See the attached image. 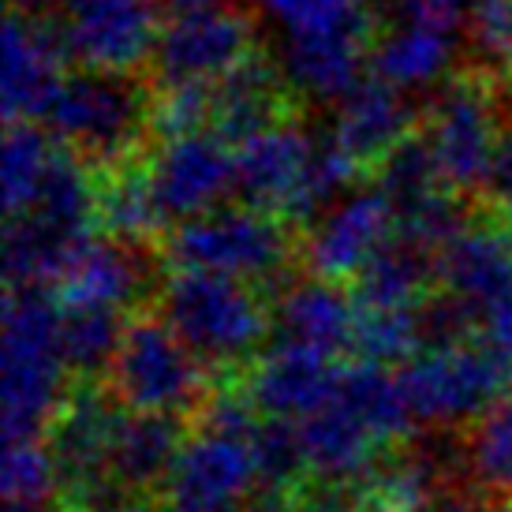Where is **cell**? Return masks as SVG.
<instances>
[{
	"label": "cell",
	"mask_w": 512,
	"mask_h": 512,
	"mask_svg": "<svg viewBox=\"0 0 512 512\" xmlns=\"http://www.w3.org/2000/svg\"><path fill=\"white\" fill-rule=\"evenodd\" d=\"M408 427L412 412L397 374L370 359L341 367L326 404L299 419L307 471L314 483L367 490L370 475L382 468V449Z\"/></svg>",
	"instance_id": "6da1fadb"
},
{
	"label": "cell",
	"mask_w": 512,
	"mask_h": 512,
	"mask_svg": "<svg viewBox=\"0 0 512 512\" xmlns=\"http://www.w3.org/2000/svg\"><path fill=\"white\" fill-rule=\"evenodd\" d=\"M64 303L42 285L12 288L4 303V441L42 438L57 423L68 359L60 348Z\"/></svg>",
	"instance_id": "7a4b0ae2"
},
{
	"label": "cell",
	"mask_w": 512,
	"mask_h": 512,
	"mask_svg": "<svg viewBox=\"0 0 512 512\" xmlns=\"http://www.w3.org/2000/svg\"><path fill=\"white\" fill-rule=\"evenodd\" d=\"M161 318L206 363H243L273 329L255 285L206 270H176L161 285Z\"/></svg>",
	"instance_id": "3957f363"
},
{
	"label": "cell",
	"mask_w": 512,
	"mask_h": 512,
	"mask_svg": "<svg viewBox=\"0 0 512 512\" xmlns=\"http://www.w3.org/2000/svg\"><path fill=\"white\" fill-rule=\"evenodd\" d=\"M45 124L49 135L86 165H120L154 124V105L131 75L86 68L64 79Z\"/></svg>",
	"instance_id": "277c9868"
},
{
	"label": "cell",
	"mask_w": 512,
	"mask_h": 512,
	"mask_svg": "<svg viewBox=\"0 0 512 512\" xmlns=\"http://www.w3.org/2000/svg\"><path fill=\"white\" fill-rule=\"evenodd\" d=\"M161 27L154 79L172 86H214L251 57L255 27L236 0H157Z\"/></svg>",
	"instance_id": "5b68a950"
},
{
	"label": "cell",
	"mask_w": 512,
	"mask_h": 512,
	"mask_svg": "<svg viewBox=\"0 0 512 512\" xmlns=\"http://www.w3.org/2000/svg\"><path fill=\"white\" fill-rule=\"evenodd\" d=\"M165 255L176 262V270L225 273L255 288H270L288 273L292 243L285 225L266 210L217 206L176 228Z\"/></svg>",
	"instance_id": "8992f818"
},
{
	"label": "cell",
	"mask_w": 512,
	"mask_h": 512,
	"mask_svg": "<svg viewBox=\"0 0 512 512\" xmlns=\"http://www.w3.org/2000/svg\"><path fill=\"white\" fill-rule=\"evenodd\" d=\"M202 363L206 359L195 356L165 318H135L109 367L113 397L131 412L180 419L210 400V378Z\"/></svg>",
	"instance_id": "52a82bcc"
},
{
	"label": "cell",
	"mask_w": 512,
	"mask_h": 512,
	"mask_svg": "<svg viewBox=\"0 0 512 512\" xmlns=\"http://www.w3.org/2000/svg\"><path fill=\"white\" fill-rule=\"evenodd\" d=\"M397 378L412 419L434 430L479 419L501 397V385H505L494 352L475 348L471 341L423 348L404 363Z\"/></svg>",
	"instance_id": "ba28073f"
},
{
	"label": "cell",
	"mask_w": 512,
	"mask_h": 512,
	"mask_svg": "<svg viewBox=\"0 0 512 512\" xmlns=\"http://www.w3.org/2000/svg\"><path fill=\"white\" fill-rule=\"evenodd\" d=\"M53 27L83 68L128 75L154 57L161 8L157 0H64Z\"/></svg>",
	"instance_id": "9c48e42d"
},
{
	"label": "cell",
	"mask_w": 512,
	"mask_h": 512,
	"mask_svg": "<svg viewBox=\"0 0 512 512\" xmlns=\"http://www.w3.org/2000/svg\"><path fill=\"white\" fill-rule=\"evenodd\" d=\"M146 180L154 191L161 225L191 221L217 210L228 195H236V154L217 131H191L165 139L150 157Z\"/></svg>",
	"instance_id": "30bf717a"
},
{
	"label": "cell",
	"mask_w": 512,
	"mask_h": 512,
	"mask_svg": "<svg viewBox=\"0 0 512 512\" xmlns=\"http://www.w3.org/2000/svg\"><path fill=\"white\" fill-rule=\"evenodd\" d=\"M423 139L438 161L441 180L453 191L464 195V191L486 187V176H490L501 143L490 94L471 79L441 86L438 98L430 101L427 109Z\"/></svg>",
	"instance_id": "8fae6325"
},
{
	"label": "cell",
	"mask_w": 512,
	"mask_h": 512,
	"mask_svg": "<svg viewBox=\"0 0 512 512\" xmlns=\"http://www.w3.org/2000/svg\"><path fill=\"white\" fill-rule=\"evenodd\" d=\"M445 292L471 311L486 341L512 333V243L494 228L468 225L438 251Z\"/></svg>",
	"instance_id": "7c38bea8"
},
{
	"label": "cell",
	"mask_w": 512,
	"mask_h": 512,
	"mask_svg": "<svg viewBox=\"0 0 512 512\" xmlns=\"http://www.w3.org/2000/svg\"><path fill=\"white\" fill-rule=\"evenodd\" d=\"M251 434L202 423L199 434L184 441L172 464V475L165 483L169 501L214 512H236L240 505H247L255 498V486L262 483Z\"/></svg>",
	"instance_id": "4fadbf2b"
},
{
	"label": "cell",
	"mask_w": 512,
	"mask_h": 512,
	"mask_svg": "<svg viewBox=\"0 0 512 512\" xmlns=\"http://www.w3.org/2000/svg\"><path fill=\"white\" fill-rule=\"evenodd\" d=\"M400 236L397 202L382 187L352 191L341 202H333L326 214L311 225V236L303 243V258L314 277L344 281L367 270L389 243Z\"/></svg>",
	"instance_id": "5bb4252c"
},
{
	"label": "cell",
	"mask_w": 512,
	"mask_h": 512,
	"mask_svg": "<svg viewBox=\"0 0 512 512\" xmlns=\"http://www.w3.org/2000/svg\"><path fill=\"white\" fill-rule=\"evenodd\" d=\"M367 19H344L322 27L285 30L277 49V68L285 83L314 101H341L352 86L363 83L367 64Z\"/></svg>",
	"instance_id": "9a60e30c"
},
{
	"label": "cell",
	"mask_w": 512,
	"mask_h": 512,
	"mask_svg": "<svg viewBox=\"0 0 512 512\" xmlns=\"http://www.w3.org/2000/svg\"><path fill=\"white\" fill-rule=\"evenodd\" d=\"M68 49L53 19L15 12L4 27V116L8 124L45 120L49 105L64 86Z\"/></svg>",
	"instance_id": "2e32d148"
},
{
	"label": "cell",
	"mask_w": 512,
	"mask_h": 512,
	"mask_svg": "<svg viewBox=\"0 0 512 512\" xmlns=\"http://www.w3.org/2000/svg\"><path fill=\"white\" fill-rule=\"evenodd\" d=\"M314 146H318V135L281 120L236 143V195L243 199V206L285 217L307 176Z\"/></svg>",
	"instance_id": "e0dca14e"
},
{
	"label": "cell",
	"mask_w": 512,
	"mask_h": 512,
	"mask_svg": "<svg viewBox=\"0 0 512 512\" xmlns=\"http://www.w3.org/2000/svg\"><path fill=\"white\" fill-rule=\"evenodd\" d=\"M356 333V299L326 277L288 285L273 303V337L281 344H296L326 359H337L341 352H356Z\"/></svg>",
	"instance_id": "ac0fdd59"
},
{
	"label": "cell",
	"mask_w": 512,
	"mask_h": 512,
	"mask_svg": "<svg viewBox=\"0 0 512 512\" xmlns=\"http://www.w3.org/2000/svg\"><path fill=\"white\" fill-rule=\"evenodd\" d=\"M60 303L128 311L150 292V255L139 240H90L57 281Z\"/></svg>",
	"instance_id": "d6986e66"
},
{
	"label": "cell",
	"mask_w": 512,
	"mask_h": 512,
	"mask_svg": "<svg viewBox=\"0 0 512 512\" xmlns=\"http://www.w3.org/2000/svg\"><path fill=\"white\" fill-rule=\"evenodd\" d=\"M337 370L326 356L296 348V344L273 341V348H266L258 356V367L251 374L247 397L255 400L258 412H266L270 419H288L299 423L311 412H318L333 393Z\"/></svg>",
	"instance_id": "ffe728a7"
},
{
	"label": "cell",
	"mask_w": 512,
	"mask_h": 512,
	"mask_svg": "<svg viewBox=\"0 0 512 512\" xmlns=\"http://www.w3.org/2000/svg\"><path fill=\"white\" fill-rule=\"evenodd\" d=\"M408 128H412V105L404 98V90L374 75L337 101L329 135L356 165H367V161L378 165L393 146L408 139Z\"/></svg>",
	"instance_id": "44dd1931"
},
{
	"label": "cell",
	"mask_w": 512,
	"mask_h": 512,
	"mask_svg": "<svg viewBox=\"0 0 512 512\" xmlns=\"http://www.w3.org/2000/svg\"><path fill=\"white\" fill-rule=\"evenodd\" d=\"M180 449H184V434L176 415L124 408L116 423L113 453H109V483L146 505L157 486L169 483Z\"/></svg>",
	"instance_id": "7402d4cb"
},
{
	"label": "cell",
	"mask_w": 512,
	"mask_h": 512,
	"mask_svg": "<svg viewBox=\"0 0 512 512\" xmlns=\"http://www.w3.org/2000/svg\"><path fill=\"white\" fill-rule=\"evenodd\" d=\"M285 75L281 68H270L266 60L247 57L240 68L210 86L214 98V131L228 143H243L258 131L277 124L281 113V98H285Z\"/></svg>",
	"instance_id": "603a6c76"
},
{
	"label": "cell",
	"mask_w": 512,
	"mask_h": 512,
	"mask_svg": "<svg viewBox=\"0 0 512 512\" xmlns=\"http://www.w3.org/2000/svg\"><path fill=\"white\" fill-rule=\"evenodd\" d=\"M86 243H90V236H79V232L42 214L8 217V240H4L8 281H12V288L57 285Z\"/></svg>",
	"instance_id": "cb8c5ba5"
},
{
	"label": "cell",
	"mask_w": 512,
	"mask_h": 512,
	"mask_svg": "<svg viewBox=\"0 0 512 512\" xmlns=\"http://www.w3.org/2000/svg\"><path fill=\"white\" fill-rule=\"evenodd\" d=\"M460 42L464 38L445 34V30L389 19V30L374 45L370 64H374V75L385 83L400 86V90H419V86L438 83L441 75L449 72Z\"/></svg>",
	"instance_id": "d4e9b609"
},
{
	"label": "cell",
	"mask_w": 512,
	"mask_h": 512,
	"mask_svg": "<svg viewBox=\"0 0 512 512\" xmlns=\"http://www.w3.org/2000/svg\"><path fill=\"white\" fill-rule=\"evenodd\" d=\"M438 258L408 240H393L367 270L352 277L359 311H412L423 303L427 281L438 273Z\"/></svg>",
	"instance_id": "484cf974"
},
{
	"label": "cell",
	"mask_w": 512,
	"mask_h": 512,
	"mask_svg": "<svg viewBox=\"0 0 512 512\" xmlns=\"http://www.w3.org/2000/svg\"><path fill=\"white\" fill-rule=\"evenodd\" d=\"M464 475L483 498L512 501V393L486 408L464 438Z\"/></svg>",
	"instance_id": "4316f807"
},
{
	"label": "cell",
	"mask_w": 512,
	"mask_h": 512,
	"mask_svg": "<svg viewBox=\"0 0 512 512\" xmlns=\"http://www.w3.org/2000/svg\"><path fill=\"white\" fill-rule=\"evenodd\" d=\"M124 329L128 326L120 322V311L64 303L60 348H64L68 370H75V374H101V370H109L116 352H120V344H124Z\"/></svg>",
	"instance_id": "83f0119b"
},
{
	"label": "cell",
	"mask_w": 512,
	"mask_h": 512,
	"mask_svg": "<svg viewBox=\"0 0 512 512\" xmlns=\"http://www.w3.org/2000/svg\"><path fill=\"white\" fill-rule=\"evenodd\" d=\"M53 157H57L53 135H45L34 124H8V139H4V210L8 217L30 210Z\"/></svg>",
	"instance_id": "f1b7e54d"
},
{
	"label": "cell",
	"mask_w": 512,
	"mask_h": 512,
	"mask_svg": "<svg viewBox=\"0 0 512 512\" xmlns=\"http://www.w3.org/2000/svg\"><path fill=\"white\" fill-rule=\"evenodd\" d=\"M98 221L113 236H120V240H139V243L154 228H161V214H157L146 169H120L109 184L101 187Z\"/></svg>",
	"instance_id": "f546056e"
},
{
	"label": "cell",
	"mask_w": 512,
	"mask_h": 512,
	"mask_svg": "<svg viewBox=\"0 0 512 512\" xmlns=\"http://www.w3.org/2000/svg\"><path fill=\"white\" fill-rule=\"evenodd\" d=\"M0 486L8 505H45L60 490V468L42 438L4 441Z\"/></svg>",
	"instance_id": "4dcf8cb0"
},
{
	"label": "cell",
	"mask_w": 512,
	"mask_h": 512,
	"mask_svg": "<svg viewBox=\"0 0 512 512\" xmlns=\"http://www.w3.org/2000/svg\"><path fill=\"white\" fill-rule=\"evenodd\" d=\"M378 187L397 202V210H404V206L427 199V195H434V191H441V187H449V184L441 180L438 161L430 154L427 139H423V135H419V139L408 135L404 143L393 146V150L378 161ZM449 191H453V187H449Z\"/></svg>",
	"instance_id": "1f68e13d"
},
{
	"label": "cell",
	"mask_w": 512,
	"mask_h": 512,
	"mask_svg": "<svg viewBox=\"0 0 512 512\" xmlns=\"http://www.w3.org/2000/svg\"><path fill=\"white\" fill-rule=\"evenodd\" d=\"M251 445H255L258 479L273 494H288L303 475H311L307 471V453H303V438H299V423L266 415L255 427V434H251Z\"/></svg>",
	"instance_id": "d6a6232c"
},
{
	"label": "cell",
	"mask_w": 512,
	"mask_h": 512,
	"mask_svg": "<svg viewBox=\"0 0 512 512\" xmlns=\"http://www.w3.org/2000/svg\"><path fill=\"white\" fill-rule=\"evenodd\" d=\"M356 352L370 363H408L423 352L419 307L412 311H359Z\"/></svg>",
	"instance_id": "836d02e7"
},
{
	"label": "cell",
	"mask_w": 512,
	"mask_h": 512,
	"mask_svg": "<svg viewBox=\"0 0 512 512\" xmlns=\"http://www.w3.org/2000/svg\"><path fill=\"white\" fill-rule=\"evenodd\" d=\"M468 49L490 75H512V0H475L468 15Z\"/></svg>",
	"instance_id": "e575fe53"
},
{
	"label": "cell",
	"mask_w": 512,
	"mask_h": 512,
	"mask_svg": "<svg viewBox=\"0 0 512 512\" xmlns=\"http://www.w3.org/2000/svg\"><path fill=\"white\" fill-rule=\"evenodd\" d=\"M206 124H214L210 86H172V90H161V101L154 105V128L165 139L206 131Z\"/></svg>",
	"instance_id": "d590c367"
},
{
	"label": "cell",
	"mask_w": 512,
	"mask_h": 512,
	"mask_svg": "<svg viewBox=\"0 0 512 512\" xmlns=\"http://www.w3.org/2000/svg\"><path fill=\"white\" fill-rule=\"evenodd\" d=\"M281 30L322 27L344 19H367L370 0H255Z\"/></svg>",
	"instance_id": "8d00e7d4"
},
{
	"label": "cell",
	"mask_w": 512,
	"mask_h": 512,
	"mask_svg": "<svg viewBox=\"0 0 512 512\" xmlns=\"http://www.w3.org/2000/svg\"><path fill=\"white\" fill-rule=\"evenodd\" d=\"M475 0H389V19L397 23H419L445 34L464 38L468 34V15Z\"/></svg>",
	"instance_id": "74e56055"
},
{
	"label": "cell",
	"mask_w": 512,
	"mask_h": 512,
	"mask_svg": "<svg viewBox=\"0 0 512 512\" xmlns=\"http://www.w3.org/2000/svg\"><path fill=\"white\" fill-rule=\"evenodd\" d=\"M486 191L498 202L512 206V131H501L498 154H494V165H490V176H486Z\"/></svg>",
	"instance_id": "f35d334b"
},
{
	"label": "cell",
	"mask_w": 512,
	"mask_h": 512,
	"mask_svg": "<svg viewBox=\"0 0 512 512\" xmlns=\"http://www.w3.org/2000/svg\"><path fill=\"white\" fill-rule=\"evenodd\" d=\"M490 352H494V359H498L505 382H512V333H505V337H498V341H490Z\"/></svg>",
	"instance_id": "ab89813d"
},
{
	"label": "cell",
	"mask_w": 512,
	"mask_h": 512,
	"mask_svg": "<svg viewBox=\"0 0 512 512\" xmlns=\"http://www.w3.org/2000/svg\"><path fill=\"white\" fill-rule=\"evenodd\" d=\"M344 512H412V509H404V505H393V501L367 494V498H359L356 505H348Z\"/></svg>",
	"instance_id": "60d3db41"
},
{
	"label": "cell",
	"mask_w": 512,
	"mask_h": 512,
	"mask_svg": "<svg viewBox=\"0 0 512 512\" xmlns=\"http://www.w3.org/2000/svg\"><path fill=\"white\" fill-rule=\"evenodd\" d=\"M64 0H15V8L23 12H49V8H60Z\"/></svg>",
	"instance_id": "b9f144b4"
},
{
	"label": "cell",
	"mask_w": 512,
	"mask_h": 512,
	"mask_svg": "<svg viewBox=\"0 0 512 512\" xmlns=\"http://www.w3.org/2000/svg\"><path fill=\"white\" fill-rule=\"evenodd\" d=\"M161 512H214V509H191V505H176V501H169Z\"/></svg>",
	"instance_id": "7bdbcfd3"
},
{
	"label": "cell",
	"mask_w": 512,
	"mask_h": 512,
	"mask_svg": "<svg viewBox=\"0 0 512 512\" xmlns=\"http://www.w3.org/2000/svg\"><path fill=\"white\" fill-rule=\"evenodd\" d=\"M8 512H49L45 505H8Z\"/></svg>",
	"instance_id": "ee69618b"
},
{
	"label": "cell",
	"mask_w": 512,
	"mask_h": 512,
	"mask_svg": "<svg viewBox=\"0 0 512 512\" xmlns=\"http://www.w3.org/2000/svg\"><path fill=\"white\" fill-rule=\"evenodd\" d=\"M505 236H509V243H512V214H509V225H505Z\"/></svg>",
	"instance_id": "f6af8a7d"
}]
</instances>
